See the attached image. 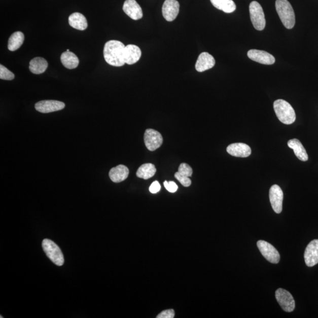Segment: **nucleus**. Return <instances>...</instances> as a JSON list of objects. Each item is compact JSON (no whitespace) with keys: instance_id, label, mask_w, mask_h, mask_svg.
Returning <instances> with one entry per match:
<instances>
[{"instance_id":"nucleus-27","label":"nucleus","mask_w":318,"mask_h":318,"mask_svg":"<svg viewBox=\"0 0 318 318\" xmlns=\"http://www.w3.org/2000/svg\"><path fill=\"white\" fill-rule=\"evenodd\" d=\"M14 75L8 68L0 65V79L5 80H12L14 79Z\"/></svg>"},{"instance_id":"nucleus-14","label":"nucleus","mask_w":318,"mask_h":318,"mask_svg":"<svg viewBox=\"0 0 318 318\" xmlns=\"http://www.w3.org/2000/svg\"><path fill=\"white\" fill-rule=\"evenodd\" d=\"M123 10L128 16L134 20H140L143 17L142 9L136 0H126Z\"/></svg>"},{"instance_id":"nucleus-28","label":"nucleus","mask_w":318,"mask_h":318,"mask_svg":"<svg viewBox=\"0 0 318 318\" xmlns=\"http://www.w3.org/2000/svg\"><path fill=\"white\" fill-rule=\"evenodd\" d=\"M174 177L183 186H185V187H189L192 184V181L189 178L182 176V175L179 174L178 172L174 174Z\"/></svg>"},{"instance_id":"nucleus-6","label":"nucleus","mask_w":318,"mask_h":318,"mask_svg":"<svg viewBox=\"0 0 318 318\" xmlns=\"http://www.w3.org/2000/svg\"><path fill=\"white\" fill-rule=\"evenodd\" d=\"M257 246L267 261L272 264H278L280 258L279 252L271 244L265 240H259Z\"/></svg>"},{"instance_id":"nucleus-13","label":"nucleus","mask_w":318,"mask_h":318,"mask_svg":"<svg viewBox=\"0 0 318 318\" xmlns=\"http://www.w3.org/2000/svg\"><path fill=\"white\" fill-rule=\"evenodd\" d=\"M304 258L306 265L309 267L318 264V239L313 240L307 246Z\"/></svg>"},{"instance_id":"nucleus-5","label":"nucleus","mask_w":318,"mask_h":318,"mask_svg":"<svg viewBox=\"0 0 318 318\" xmlns=\"http://www.w3.org/2000/svg\"><path fill=\"white\" fill-rule=\"evenodd\" d=\"M250 13L252 23L256 30H264L266 25V20L264 10L260 4L257 2H252L250 5Z\"/></svg>"},{"instance_id":"nucleus-10","label":"nucleus","mask_w":318,"mask_h":318,"mask_svg":"<svg viewBox=\"0 0 318 318\" xmlns=\"http://www.w3.org/2000/svg\"><path fill=\"white\" fill-rule=\"evenodd\" d=\"M65 108L63 102L57 100H42L35 104L37 111L42 113H49L61 111Z\"/></svg>"},{"instance_id":"nucleus-26","label":"nucleus","mask_w":318,"mask_h":318,"mask_svg":"<svg viewBox=\"0 0 318 318\" xmlns=\"http://www.w3.org/2000/svg\"><path fill=\"white\" fill-rule=\"evenodd\" d=\"M178 172L179 174L182 175V176L190 178L192 176L193 170L189 164L182 163L179 167Z\"/></svg>"},{"instance_id":"nucleus-23","label":"nucleus","mask_w":318,"mask_h":318,"mask_svg":"<svg viewBox=\"0 0 318 318\" xmlns=\"http://www.w3.org/2000/svg\"><path fill=\"white\" fill-rule=\"evenodd\" d=\"M61 61L65 68L75 69L78 67L79 60L76 55L70 52H65L61 54Z\"/></svg>"},{"instance_id":"nucleus-1","label":"nucleus","mask_w":318,"mask_h":318,"mask_svg":"<svg viewBox=\"0 0 318 318\" xmlns=\"http://www.w3.org/2000/svg\"><path fill=\"white\" fill-rule=\"evenodd\" d=\"M125 47L118 40H111L106 43L103 50L105 61L113 66H123L126 64L124 58Z\"/></svg>"},{"instance_id":"nucleus-3","label":"nucleus","mask_w":318,"mask_h":318,"mask_svg":"<svg viewBox=\"0 0 318 318\" xmlns=\"http://www.w3.org/2000/svg\"><path fill=\"white\" fill-rule=\"evenodd\" d=\"M274 111L280 122L285 124H291L295 122V112L292 105L282 99L276 100L273 103Z\"/></svg>"},{"instance_id":"nucleus-22","label":"nucleus","mask_w":318,"mask_h":318,"mask_svg":"<svg viewBox=\"0 0 318 318\" xmlns=\"http://www.w3.org/2000/svg\"><path fill=\"white\" fill-rule=\"evenodd\" d=\"M215 8L226 13H232L236 9L235 3L233 0H210Z\"/></svg>"},{"instance_id":"nucleus-17","label":"nucleus","mask_w":318,"mask_h":318,"mask_svg":"<svg viewBox=\"0 0 318 318\" xmlns=\"http://www.w3.org/2000/svg\"><path fill=\"white\" fill-rule=\"evenodd\" d=\"M141 56V50L138 46L129 45L125 47L124 58L126 64L132 65L136 63L140 60Z\"/></svg>"},{"instance_id":"nucleus-18","label":"nucleus","mask_w":318,"mask_h":318,"mask_svg":"<svg viewBox=\"0 0 318 318\" xmlns=\"http://www.w3.org/2000/svg\"><path fill=\"white\" fill-rule=\"evenodd\" d=\"M129 174V169L126 166L120 164L110 170L109 177L113 182L120 183L125 181Z\"/></svg>"},{"instance_id":"nucleus-24","label":"nucleus","mask_w":318,"mask_h":318,"mask_svg":"<svg viewBox=\"0 0 318 318\" xmlns=\"http://www.w3.org/2000/svg\"><path fill=\"white\" fill-rule=\"evenodd\" d=\"M156 172V167L152 163H146L138 168L136 175L138 178L148 180V179L155 176Z\"/></svg>"},{"instance_id":"nucleus-19","label":"nucleus","mask_w":318,"mask_h":318,"mask_svg":"<svg viewBox=\"0 0 318 318\" xmlns=\"http://www.w3.org/2000/svg\"><path fill=\"white\" fill-rule=\"evenodd\" d=\"M288 146L289 148L293 150L295 156L297 157L298 159L303 161V162L308 161V154H307L306 150L300 141L297 138H294V139L289 140Z\"/></svg>"},{"instance_id":"nucleus-12","label":"nucleus","mask_w":318,"mask_h":318,"mask_svg":"<svg viewBox=\"0 0 318 318\" xmlns=\"http://www.w3.org/2000/svg\"><path fill=\"white\" fill-rule=\"evenodd\" d=\"M248 56L252 60L262 64L272 65L275 62V57L265 51L250 50L248 52Z\"/></svg>"},{"instance_id":"nucleus-2","label":"nucleus","mask_w":318,"mask_h":318,"mask_svg":"<svg viewBox=\"0 0 318 318\" xmlns=\"http://www.w3.org/2000/svg\"><path fill=\"white\" fill-rule=\"evenodd\" d=\"M276 10L284 26L292 29L295 24V15L293 8L288 0H276Z\"/></svg>"},{"instance_id":"nucleus-15","label":"nucleus","mask_w":318,"mask_h":318,"mask_svg":"<svg viewBox=\"0 0 318 318\" xmlns=\"http://www.w3.org/2000/svg\"><path fill=\"white\" fill-rule=\"evenodd\" d=\"M229 155L237 158H247L251 154V149L246 144L236 143L228 146L226 149Z\"/></svg>"},{"instance_id":"nucleus-8","label":"nucleus","mask_w":318,"mask_h":318,"mask_svg":"<svg viewBox=\"0 0 318 318\" xmlns=\"http://www.w3.org/2000/svg\"><path fill=\"white\" fill-rule=\"evenodd\" d=\"M144 140L146 148L150 151H155L162 145L163 139L162 134L154 129H149L146 130Z\"/></svg>"},{"instance_id":"nucleus-11","label":"nucleus","mask_w":318,"mask_h":318,"mask_svg":"<svg viewBox=\"0 0 318 318\" xmlns=\"http://www.w3.org/2000/svg\"><path fill=\"white\" fill-rule=\"evenodd\" d=\"M180 9V5L176 0H166L162 7V14L164 19L173 21L176 19Z\"/></svg>"},{"instance_id":"nucleus-31","label":"nucleus","mask_w":318,"mask_h":318,"mask_svg":"<svg viewBox=\"0 0 318 318\" xmlns=\"http://www.w3.org/2000/svg\"><path fill=\"white\" fill-rule=\"evenodd\" d=\"M161 189L160 185L158 181H155L152 183V184L150 186L149 191L153 194L157 193L160 191Z\"/></svg>"},{"instance_id":"nucleus-20","label":"nucleus","mask_w":318,"mask_h":318,"mask_svg":"<svg viewBox=\"0 0 318 318\" xmlns=\"http://www.w3.org/2000/svg\"><path fill=\"white\" fill-rule=\"evenodd\" d=\"M68 23L73 28L83 31L88 26L86 18L82 14L75 13L68 17Z\"/></svg>"},{"instance_id":"nucleus-29","label":"nucleus","mask_w":318,"mask_h":318,"mask_svg":"<svg viewBox=\"0 0 318 318\" xmlns=\"http://www.w3.org/2000/svg\"><path fill=\"white\" fill-rule=\"evenodd\" d=\"M164 187L166 189L167 191H169L170 193H174L178 191V186L176 185V183L173 181L167 182L165 181L164 182Z\"/></svg>"},{"instance_id":"nucleus-16","label":"nucleus","mask_w":318,"mask_h":318,"mask_svg":"<svg viewBox=\"0 0 318 318\" xmlns=\"http://www.w3.org/2000/svg\"><path fill=\"white\" fill-rule=\"evenodd\" d=\"M215 60L210 54L204 52L199 55L196 61L195 68L198 72H203L214 67L215 65Z\"/></svg>"},{"instance_id":"nucleus-30","label":"nucleus","mask_w":318,"mask_h":318,"mask_svg":"<svg viewBox=\"0 0 318 318\" xmlns=\"http://www.w3.org/2000/svg\"><path fill=\"white\" fill-rule=\"evenodd\" d=\"M174 317V311L173 309H168L163 310L157 316V318H173Z\"/></svg>"},{"instance_id":"nucleus-21","label":"nucleus","mask_w":318,"mask_h":318,"mask_svg":"<svg viewBox=\"0 0 318 318\" xmlns=\"http://www.w3.org/2000/svg\"><path fill=\"white\" fill-rule=\"evenodd\" d=\"M48 67V63L45 58L36 57L31 60L29 65L30 72L35 75L42 74Z\"/></svg>"},{"instance_id":"nucleus-9","label":"nucleus","mask_w":318,"mask_h":318,"mask_svg":"<svg viewBox=\"0 0 318 318\" xmlns=\"http://www.w3.org/2000/svg\"><path fill=\"white\" fill-rule=\"evenodd\" d=\"M269 199L274 211L280 214L282 211L284 193L279 186L274 185L270 188Z\"/></svg>"},{"instance_id":"nucleus-25","label":"nucleus","mask_w":318,"mask_h":318,"mask_svg":"<svg viewBox=\"0 0 318 318\" xmlns=\"http://www.w3.org/2000/svg\"><path fill=\"white\" fill-rule=\"evenodd\" d=\"M24 40V35L21 31H17L10 36L8 43V49L12 52H14L20 48L23 45Z\"/></svg>"},{"instance_id":"nucleus-4","label":"nucleus","mask_w":318,"mask_h":318,"mask_svg":"<svg viewBox=\"0 0 318 318\" xmlns=\"http://www.w3.org/2000/svg\"><path fill=\"white\" fill-rule=\"evenodd\" d=\"M42 247L47 257L55 265L60 266L64 264L63 254L62 253L60 248L53 241L48 239H44L42 242Z\"/></svg>"},{"instance_id":"nucleus-7","label":"nucleus","mask_w":318,"mask_h":318,"mask_svg":"<svg viewBox=\"0 0 318 318\" xmlns=\"http://www.w3.org/2000/svg\"><path fill=\"white\" fill-rule=\"evenodd\" d=\"M275 297L284 311L287 312L294 311L295 308V302L290 292L282 288H279L275 292Z\"/></svg>"}]
</instances>
